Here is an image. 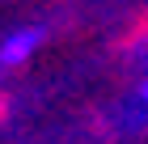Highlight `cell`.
Instances as JSON below:
<instances>
[{
	"mask_svg": "<svg viewBox=\"0 0 148 144\" xmlns=\"http://www.w3.org/2000/svg\"><path fill=\"white\" fill-rule=\"evenodd\" d=\"M140 102H144V106H148V81H144V85H140Z\"/></svg>",
	"mask_w": 148,
	"mask_h": 144,
	"instance_id": "obj_2",
	"label": "cell"
},
{
	"mask_svg": "<svg viewBox=\"0 0 148 144\" xmlns=\"http://www.w3.org/2000/svg\"><path fill=\"white\" fill-rule=\"evenodd\" d=\"M34 47H38V30H21V34H13V38H4V47H0V64H21Z\"/></svg>",
	"mask_w": 148,
	"mask_h": 144,
	"instance_id": "obj_1",
	"label": "cell"
}]
</instances>
